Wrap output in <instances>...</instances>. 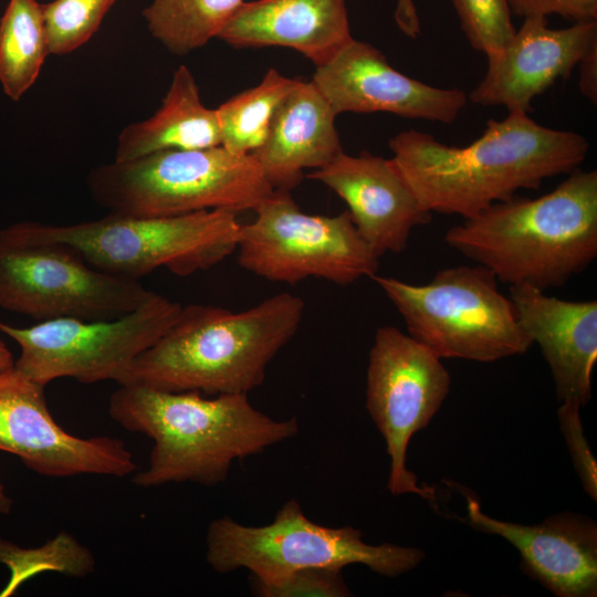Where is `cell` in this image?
<instances>
[{
    "label": "cell",
    "instance_id": "12",
    "mask_svg": "<svg viewBox=\"0 0 597 597\" xmlns=\"http://www.w3.org/2000/svg\"><path fill=\"white\" fill-rule=\"evenodd\" d=\"M450 385L441 358L427 346L392 325L376 329L368 357L366 409L386 443L391 495L434 500L433 489L420 486L408 470L407 450L412 436L441 408Z\"/></svg>",
    "mask_w": 597,
    "mask_h": 597
},
{
    "label": "cell",
    "instance_id": "33",
    "mask_svg": "<svg viewBox=\"0 0 597 597\" xmlns=\"http://www.w3.org/2000/svg\"><path fill=\"white\" fill-rule=\"evenodd\" d=\"M13 502L9 496L4 484L0 478V514H9L11 512Z\"/></svg>",
    "mask_w": 597,
    "mask_h": 597
},
{
    "label": "cell",
    "instance_id": "24",
    "mask_svg": "<svg viewBox=\"0 0 597 597\" xmlns=\"http://www.w3.org/2000/svg\"><path fill=\"white\" fill-rule=\"evenodd\" d=\"M296 81L271 67L256 86L222 103L216 109L221 146L237 155L256 150L268 137L276 107Z\"/></svg>",
    "mask_w": 597,
    "mask_h": 597
},
{
    "label": "cell",
    "instance_id": "2",
    "mask_svg": "<svg viewBox=\"0 0 597 597\" xmlns=\"http://www.w3.org/2000/svg\"><path fill=\"white\" fill-rule=\"evenodd\" d=\"M108 415L126 430L154 441L148 467L133 478L140 488L218 485L234 461L259 454L300 430L296 418L273 419L254 408L248 395L206 397L133 385L112 394Z\"/></svg>",
    "mask_w": 597,
    "mask_h": 597
},
{
    "label": "cell",
    "instance_id": "6",
    "mask_svg": "<svg viewBox=\"0 0 597 597\" xmlns=\"http://www.w3.org/2000/svg\"><path fill=\"white\" fill-rule=\"evenodd\" d=\"M86 187L108 213L132 217L254 211L274 191L251 154L221 145L102 164L88 172Z\"/></svg>",
    "mask_w": 597,
    "mask_h": 597
},
{
    "label": "cell",
    "instance_id": "14",
    "mask_svg": "<svg viewBox=\"0 0 597 597\" xmlns=\"http://www.w3.org/2000/svg\"><path fill=\"white\" fill-rule=\"evenodd\" d=\"M312 82L336 115L390 113L451 124L469 102L462 90L432 86L397 71L381 51L354 38L316 66Z\"/></svg>",
    "mask_w": 597,
    "mask_h": 597
},
{
    "label": "cell",
    "instance_id": "19",
    "mask_svg": "<svg viewBox=\"0 0 597 597\" xmlns=\"http://www.w3.org/2000/svg\"><path fill=\"white\" fill-rule=\"evenodd\" d=\"M217 38L235 49L290 48L315 66L353 39L345 0L244 1Z\"/></svg>",
    "mask_w": 597,
    "mask_h": 597
},
{
    "label": "cell",
    "instance_id": "32",
    "mask_svg": "<svg viewBox=\"0 0 597 597\" xmlns=\"http://www.w3.org/2000/svg\"><path fill=\"white\" fill-rule=\"evenodd\" d=\"M14 366V358L12 353L0 338V371Z\"/></svg>",
    "mask_w": 597,
    "mask_h": 597
},
{
    "label": "cell",
    "instance_id": "27",
    "mask_svg": "<svg viewBox=\"0 0 597 597\" xmlns=\"http://www.w3.org/2000/svg\"><path fill=\"white\" fill-rule=\"evenodd\" d=\"M452 3L468 42L486 57L496 54L513 36L515 28L509 0H452Z\"/></svg>",
    "mask_w": 597,
    "mask_h": 597
},
{
    "label": "cell",
    "instance_id": "22",
    "mask_svg": "<svg viewBox=\"0 0 597 597\" xmlns=\"http://www.w3.org/2000/svg\"><path fill=\"white\" fill-rule=\"evenodd\" d=\"M49 54L41 3L9 0L0 20V83L6 95L19 101Z\"/></svg>",
    "mask_w": 597,
    "mask_h": 597
},
{
    "label": "cell",
    "instance_id": "25",
    "mask_svg": "<svg viewBox=\"0 0 597 597\" xmlns=\"http://www.w3.org/2000/svg\"><path fill=\"white\" fill-rule=\"evenodd\" d=\"M0 564L10 573L0 597L13 595L24 582L48 570L85 577L95 569L92 552L65 531L38 547H21L0 537Z\"/></svg>",
    "mask_w": 597,
    "mask_h": 597
},
{
    "label": "cell",
    "instance_id": "31",
    "mask_svg": "<svg viewBox=\"0 0 597 597\" xmlns=\"http://www.w3.org/2000/svg\"><path fill=\"white\" fill-rule=\"evenodd\" d=\"M580 93L593 104H597V44L589 49L577 65Z\"/></svg>",
    "mask_w": 597,
    "mask_h": 597
},
{
    "label": "cell",
    "instance_id": "15",
    "mask_svg": "<svg viewBox=\"0 0 597 597\" xmlns=\"http://www.w3.org/2000/svg\"><path fill=\"white\" fill-rule=\"evenodd\" d=\"M596 44V21L552 29L547 18L523 19L510 41L496 54L486 57L485 74L468 94V101L528 114L534 98L558 78H568Z\"/></svg>",
    "mask_w": 597,
    "mask_h": 597
},
{
    "label": "cell",
    "instance_id": "23",
    "mask_svg": "<svg viewBox=\"0 0 597 597\" xmlns=\"http://www.w3.org/2000/svg\"><path fill=\"white\" fill-rule=\"evenodd\" d=\"M244 0H151L147 28L170 53L186 55L217 38Z\"/></svg>",
    "mask_w": 597,
    "mask_h": 597
},
{
    "label": "cell",
    "instance_id": "4",
    "mask_svg": "<svg viewBox=\"0 0 597 597\" xmlns=\"http://www.w3.org/2000/svg\"><path fill=\"white\" fill-rule=\"evenodd\" d=\"M444 241L499 282L559 287L597 256V171L579 167L541 197L493 203L449 228Z\"/></svg>",
    "mask_w": 597,
    "mask_h": 597
},
{
    "label": "cell",
    "instance_id": "16",
    "mask_svg": "<svg viewBox=\"0 0 597 597\" xmlns=\"http://www.w3.org/2000/svg\"><path fill=\"white\" fill-rule=\"evenodd\" d=\"M306 177L339 196L356 230L379 258L402 252L413 228L431 220L432 213L420 203L391 158L342 151Z\"/></svg>",
    "mask_w": 597,
    "mask_h": 597
},
{
    "label": "cell",
    "instance_id": "13",
    "mask_svg": "<svg viewBox=\"0 0 597 597\" xmlns=\"http://www.w3.org/2000/svg\"><path fill=\"white\" fill-rule=\"evenodd\" d=\"M44 387L14 366L0 371V451L12 453L38 474L123 478L136 471L124 441L76 437L53 419Z\"/></svg>",
    "mask_w": 597,
    "mask_h": 597
},
{
    "label": "cell",
    "instance_id": "30",
    "mask_svg": "<svg viewBox=\"0 0 597 597\" xmlns=\"http://www.w3.org/2000/svg\"><path fill=\"white\" fill-rule=\"evenodd\" d=\"M512 15L547 18L561 15L574 22L596 21L597 0H509Z\"/></svg>",
    "mask_w": 597,
    "mask_h": 597
},
{
    "label": "cell",
    "instance_id": "26",
    "mask_svg": "<svg viewBox=\"0 0 597 597\" xmlns=\"http://www.w3.org/2000/svg\"><path fill=\"white\" fill-rule=\"evenodd\" d=\"M115 0H53L41 3L49 53L64 55L98 30Z\"/></svg>",
    "mask_w": 597,
    "mask_h": 597
},
{
    "label": "cell",
    "instance_id": "21",
    "mask_svg": "<svg viewBox=\"0 0 597 597\" xmlns=\"http://www.w3.org/2000/svg\"><path fill=\"white\" fill-rule=\"evenodd\" d=\"M220 145L216 109L202 104L192 73L186 65H179L155 114L129 124L119 133L114 160L127 161L161 150L205 149Z\"/></svg>",
    "mask_w": 597,
    "mask_h": 597
},
{
    "label": "cell",
    "instance_id": "9",
    "mask_svg": "<svg viewBox=\"0 0 597 597\" xmlns=\"http://www.w3.org/2000/svg\"><path fill=\"white\" fill-rule=\"evenodd\" d=\"M241 224L239 264L271 282L318 277L348 285L377 274L379 256L356 230L347 210L337 216L303 212L290 191L274 189Z\"/></svg>",
    "mask_w": 597,
    "mask_h": 597
},
{
    "label": "cell",
    "instance_id": "1",
    "mask_svg": "<svg viewBox=\"0 0 597 597\" xmlns=\"http://www.w3.org/2000/svg\"><path fill=\"white\" fill-rule=\"evenodd\" d=\"M388 145L397 169L429 212L463 219L570 174L589 150L582 134L543 126L520 112L489 119L483 134L465 146L446 145L416 129L398 133Z\"/></svg>",
    "mask_w": 597,
    "mask_h": 597
},
{
    "label": "cell",
    "instance_id": "11",
    "mask_svg": "<svg viewBox=\"0 0 597 597\" xmlns=\"http://www.w3.org/2000/svg\"><path fill=\"white\" fill-rule=\"evenodd\" d=\"M156 292L98 271L67 247L29 243L0 233V307L39 322L113 320Z\"/></svg>",
    "mask_w": 597,
    "mask_h": 597
},
{
    "label": "cell",
    "instance_id": "29",
    "mask_svg": "<svg viewBox=\"0 0 597 597\" xmlns=\"http://www.w3.org/2000/svg\"><path fill=\"white\" fill-rule=\"evenodd\" d=\"M580 408V404L576 400H563L557 410V419L582 486L596 502L597 462L584 434Z\"/></svg>",
    "mask_w": 597,
    "mask_h": 597
},
{
    "label": "cell",
    "instance_id": "28",
    "mask_svg": "<svg viewBox=\"0 0 597 597\" xmlns=\"http://www.w3.org/2000/svg\"><path fill=\"white\" fill-rule=\"evenodd\" d=\"M251 591L260 597H348L352 596L343 569L303 568L274 580L250 579Z\"/></svg>",
    "mask_w": 597,
    "mask_h": 597
},
{
    "label": "cell",
    "instance_id": "5",
    "mask_svg": "<svg viewBox=\"0 0 597 597\" xmlns=\"http://www.w3.org/2000/svg\"><path fill=\"white\" fill-rule=\"evenodd\" d=\"M238 213L203 210L170 217L107 216L73 224L22 221L0 233L70 248L92 268L138 281L158 268L178 276L206 271L237 251Z\"/></svg>",
    "mask_w": 597,
    "mask_h": 597
},
{
    "label": "cell",
    "instance_id": "10",
    "mask_svg": "<svg viewBox=\"0 0 597 597\" xmlns=\"http://www.w3.org/2000/svg\"><path fill=\"white\" fill-rule=\"evenodd\" d=\"M181 305L156 293L137 310L113 320L56 318L30 327L0 320V332L20 348L14 367L46 386L59 378L118 385L133 360L178 317Z\"/></svg>",
    "mask_w": 597,
    "mask_h": 597
},
{
    "label": "cell",
    "instance_id": "17",
    "mask_svg": "<svg viewBox=\"0 0 597 597\" xmlns=\"http://www.w3.org/2000/svg\"><path fill=\"white\" fill-rule=\"evenodd\" d=\"M465 499L469 525L512 544L521 569L532 579L558 597L597 596V524L593 519L562 512L524 525L486 515L473 496Z\"/></svg>",
    "mask_w": 597,
    "mask_h": 597
},
{
    "label": "cell",
    "instance_id": "7",
    "mask_svg": "<svg viewBox=\"0 0 597 597\" xmlns=\"http://www.w3.org/2000/svg\"><path fill=\"white\" fill-rule=\"evenodd\" d=\"M370 279L399 312L408 334L441 359L492 363L523 355L533 345L498 279L479 264L442 269L426 284L378 274Z\"/></svg>",
    "mask_w": 597,
    "mask_h": 597
},
{
    "label": "cell",
    "instance_id": "20",
    "mask_svg": "<svg viewBox=\"0 0 597 597\" xmlns=\"http://www.w3.org/2000/svg\"><path fill=\"white\" fill-rule=\"evenodd\" d=\"M336 116L312 81H296L276 107L265 142L251 154L274 189L291 191L305 169H320L343 151Z\"/></svg>",
    "mask_w": 597,
    "mask_h": 597
},
{
    "label": "cell",
    "instance_id": "18",
    "mask_svg": "<svg viewBox=\"0 0 597 597\" xmlns=\"http://www.w3.org/2000/svg\"><path fill=\"white\" fill-rule=\"evenodd\" d=\"M517 320L549 366L557 400L585 406L597 360V301H568L528 286H510Z\"/></svg>",
    "mask_w": 597,
    "mask_h": 597
},
{
    "label": "cell",
    "instance_id": "8",
    "mask_svg": "<svg viewBox=\"0 0 597 597\" xmlns=\"http://www.w3.org/2000/svg\"><path fill=\"white\" fill-rule=\"evenodd\" d=\"M423 558L425 552L418 547L373 545L355 527L317 524L293 499L269 524L243 525L226 515L213 520L206 534V561L214 572L247 569L260 580H274L303 568L343 569L354 564L397 577L415 569Z\"/></svg>",
    "mask_w": 597,
    "mask_h": 597
},
{
    "label": "cell",
    "instance_id": "3",
    "mask_svg": "<svg viewBox=\"0 0 597 597\" xmlns=\"http://www.w3.org/2000/svg\"><path fill=\"white\" fill-rule=\"evenodd\" d=\"M305 305L280 293L240 312L182 306L176 321L126 370L118 386L207 396L248 395L298 331Z\"/></svg>",
    "mask_w": 597,
    "mask_h": 597
}]
</instances>
